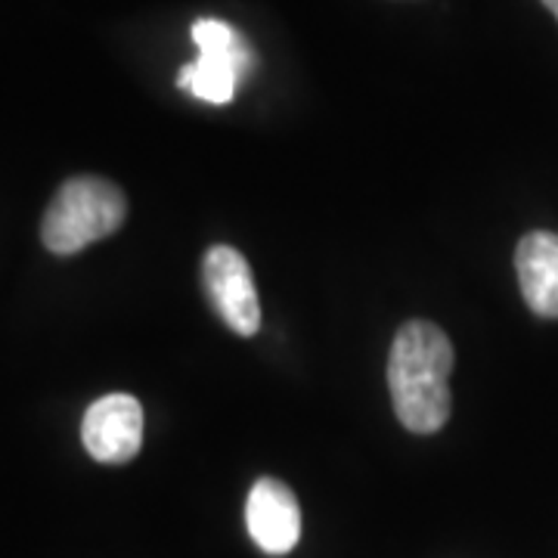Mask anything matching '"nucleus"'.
Returning a JSON list of instances; mask_svg holds the SVG:
<instances>
[{
	"label": "nucleus",
	"instance_id": "f257e3e1",
	"mask_svg": "<svg viewBox=\"0 0 558 558\" xmlns=\"http://www.w3.org/2000/svg\"><path fill=\"white\" fill-rule=\"evenodd\" d=\"M453 344L428 319H410L398 329L388 354V391L400 425L413 435H435L453 410L450 373Z\"/></svg>",
	"mask_w": 558,
	"mask_h": 558
},
{
	"label": "nucleus",
	"instance_id": "f03ea898",
	"mask_svg": "<svg viewBox=\"0 0 558 558\" xmlns=\"http://www.w3.org/2000/svg\"><path fill=\"white\" fill-rule=\"evenodd\" d=\"M128 218V199L112 180L81 174L65 180L40 220V240L53 255H75L112 236Z\"/></svg>",
	"mask_w": 558,
	"mask_h": 558
},
{
	"label": "nucleus",
	"instance_id": "7ed1b4c3",
	"mask_svg": "<svg viewBox=\"0 0 558 558\" xmlns=\"http://www.w3.org/2000/svg\"><path fill=\"white\" fill-rule=\"evenodd\" d=\"M193 40L199 47V60L180 69L178 87L211 106L230 102L236 94V84L255 65L252 44L230 22L220 20L196 22Z\"/></svg>",
	"mask_w": 558,
	"mask_h": 558
},
{
	"label": "nucleus",
	"instance_id": "20e7f679",
	"mask_svg": "<svg viewBox=\"0 0 558 558\" xmlns=\"http://www.w3.org/2000/svg\"><path fill=\"white\" fill-rule=\"evenodd\" d=\"M202 286L211 307L236 336H255L260 329V301L255 274L240 248L211 245L202 260Z\"/></svg>",
	"mask_w": 558,
	"mask_h": 558
},
{
	"label": "nucleus",
	"instance_id": "39448f33",
	"mask_svg": "<svg viewBox=\"0 0 558 558\" xmlns=\"http://www.w3.org/2000/svg\"><path fill=\"white\" fill-rule=\"evenodd\" d=\"M81 440L87 453L106 465H124L143 444V407L131 395H106L94 400L81 422Z\"/></svg>",
	"mask_w": 558,
	"mask_h": 558
},
{
	"label": "nucleus",
	"instance_id": "423d86ee",
	"mask_svg": "<svg viewBox=\"0 0 558 558\" xmlns=\"http://www.w3.org/2000/svg\"><path fill=\"white\" fill-rule=\"evenodd\" d=\"M248 534L267 556H286L301 539V506L277 478H258L245 499Z\"/></svg>",
	"mask_w": 558,
	"mask_h": 558
},
{
	"label": "nucleus",
	"instance_id": "0eeeda50",
	"mask_svg": "<svg viewBox=\"0 0 558 558\" xmlns=\"http://www.w3.org/2000/svg\"><path fill=\"white\" fill-rule=\"evenodd\" d=\"M521 299L537 317L558 319V236L534 230L515 248Z\"/></svg>",
	"mask_w": 558,
	"mask_h": 558
},
{
	"label": "nucleus",
	"instance_id": "6e6552de",
	"mask_svg": "<svg viewBox=\"0 0 558 558\" xmlns=\"http://www.w3.org/2000/svg\"><path fill=\"white\" fill-rule=\"evenodd\" d=\"M543 7H546V10H549V13L558 20V0H543Z\"/></svg>",
	"mask_w": 558,
	"mask_h": 558
}]
</instances>
